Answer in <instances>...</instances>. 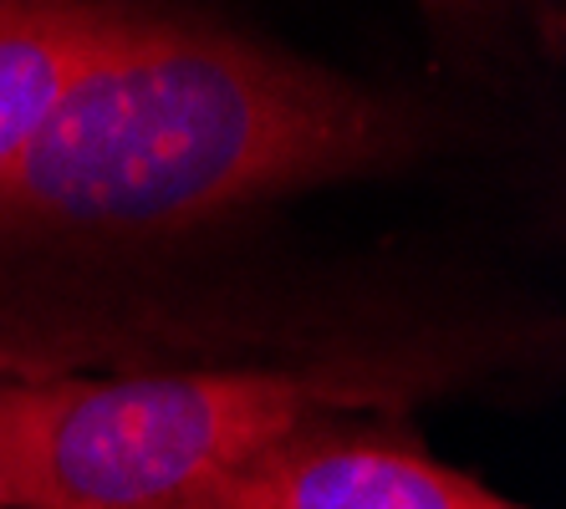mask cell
<instances>
[{
  "mask_svg": "<svg viewBox=\"0 0 566 509\" xmlns=\"http://www.w3.org/2000/svg\"><path fill=\"white\" fill-rule=\"evenodd\" d=\"M403 128L357 82L169 15L82 72L0 169V235H133L378 169Z\"/></svg>",
  "mask_w": 566,
  "mask_h": 509,
  "instance_id": "6da1fadb",
  "label": "cell"
},
{
  "mask_svg": "<svg viewBox=\"0 0 566 509\" xmlns=\"http://www.w3.org/2000/svg\"><path fill=\"white\" fill-rule=\"evenodd\" d=\"M144 15L128 0H0V169Z\"/></svg>",
  "mask_w": 566,
  "mask_h": 509,
  "instance_id": "277c9868",
  "label": "cell"
},
{
  "mask_svg": "<svg viewBox=\"0 0 566 509\" xmlns=\"http://www.w3.org/2000/svg\"><path fill=\"white\" fill-rule=\"evenodd\" d=\"M0 509H15V505H11V495H6V484H0Z\"/></svg>",
  "mask_w": 566,
  "mask_h": 509,
  "instance_id": "5b68a950",
  "label": "cell"
},
{
  "mask_svg": "<svg viewBox=\"0 0 566 509\" xmlns=\"http://www.w3.org/2000/svg\"><path fill=\"white\" fill-rule=\"evenodd\" d=\"M332 392L286 372L0 378V484L15 509H210L224 474Z\"/></svg>",
  "mask_w": 566,
  "mask_h": 509,
  "instance_id": "7a4b0ae2",
  "label": "cell"
},
{
  "mask_svg": "<svg viewBox=\"0 0 566 509\" xmlns=\"http://www.w3.org/2000/svg\"><path fill=\"white\" fill-rule=\"evenodd\" d=\"M210 509H521L413 444L302 418L224 474Z\"/></svg>",
  "mask_w": 566,
  "mask_h": 509,
  "instance_id": "3957f363",
  "label": "cell"
}]
</instances>
